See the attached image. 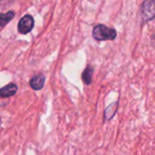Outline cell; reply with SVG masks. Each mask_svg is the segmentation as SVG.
I'll return each mask as SVG.
<instances>
[{
    "label": "cell",
    "instance_id": "6da1fadb",
    "mask_svg": "<svg viewBox=\"0 0 155 155\" xmlns=\"http://www.w3.org/2000/svg\"><path fill=\"white\" fill-rule=\"evenodd\" d=\"M92 37L97 41L114 40L117 37V31L114 28H110L105 25H96L92 29Z\"/></svg>",
    "mask_w": 155,
    "mask_h": 155
},
{
    "label": "cell",
    "instance_id": "7a4b0ae2",
    "mask_svg": "<svg viewBox=\"0 0 155 155\" xmlns=\"http://www.w3.org/2000/svg\"><path fill=\"white\" fill-rule=\"evenodd\" d=\"M140 12L144 22L152 20L155 18V0H144L140 5Z\"/></svg>",
    "mask_w": 155,
    "mask_h": 155
},
{
    "label": "cell",
    "instance_id": "3957f363",
    "mask_svg": "<svg viewBox=\"0 0 155 155\" xmlns=\"http://www.w3.org/2000/svg\"><path fill=\"white\" fill-rule=\"evenodd\" d=\"M33 28H34V18L29 15L24 16L20 19L18 26V32L24 35L29 33L33 29Z\"/></svg>",
    "mask_w": 155,
    "mask_h": 155
},
{
    "label": "cell",
    "instance_id": "277c9868",
    "mask_svg": "<svg viewBox=\"0 0 155 155\" xmlns=\"http://www.w3.org/2000/svg\"><path fill=\"white\" fill-rule=\"evenodd\" d=\"M45 81L46 78L43 74H39L37 76H34L32 79L30 80V87L35 90V91H40L41 89H43L44 85H45Z\"/></svg>",
    "mask_w": 155,
    "mask_h": 155
},
{
    "label": "cell",
    "instance_id": "5b68a950",
    "mask_svg": "<svg viewBox=\"0 0 155 155\" xmlns=\"http://www.w3.org/2000/svg\"><path fill=\"white\" fill-rule=\"evenodd\" d=\"M119 108V101H115L113 103H111L110 105H109L103 113V121H108L110 120L116 114L117 110Z\"/></svg>",
    "mask_w": 155,
    "mask_h": 155
},
{
    "label": "cell",
    "instance_id": "8992f818",
    "mask_svg": "<svg viewBox=\"0 0 155 155\" xmlns=\"http://www.w3.org/2000/svg\"><path fill=\"white\" fill-rule=\"evenodd\" d=\"M18 91V87L15 84H8L0 89V98H9L16 94Z\"/></svg>",
    "mask_w": 155,
    "mask_h": 155
},
{
    "label": "cell",
    "instance_id": "52a82bcc",
    "mask_svg": "<svg viewBox=\"0 0 155 155\" xmlns=\"http://www.w3.org/2000/svg\"><path fill=\"white\" fill-rule=\"evenodd\" d=\"M93 73H94V68L91 66H88L84 71L81 74V79L83 81V82L86 85H91V81H92V77H93Z\"/></svg>",
    "mask_w": 155,
    "mask_h": 155
},
{
    "label": "cell",
    "instance_id": "ba28073f",
    "mask_svg": "<svg viewBox=\"0 0 155 155\" xmlns=\"http://www.w3.org/2000/svg\"><path fill=\"white\" fill-rule=\"evenodd\" d=\"M15 13L13 11H8V13H0V28L6 26L14 18Z\"/></svg>",
    "mask_w": 155,
    "mask_h": 155
},
{
    "label": "cell",
    "instance_id": "9c48e42d",
    "mask_svg": "<svg viewBox=\"0 0 155 155\" xmlns=\"http://www.w3.org/2000/svg\"><path fill=\"white\" fill-rule=\"evenodd\" d=\"M0 126H1V118H0Z\"/></svg>",
    "mask_w": 155,
    "mask_h": 155
}]
</instances>
